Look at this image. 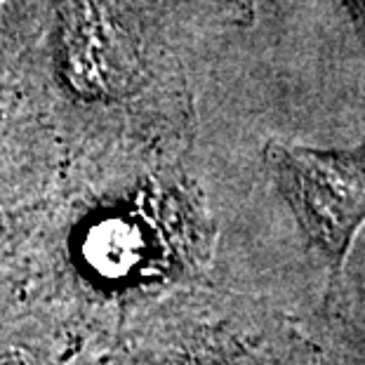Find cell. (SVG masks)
<instances>
[{
  "label": "cell",
  "mask_w": 365,
  "mask_h": 365,
  "mask_svg": "<svg viewBox=\"0 0 365 365\" xmlns=\"http://www.w3.org/2000/svg\"><path fill=\"white\" fill-rule=\"evenodd\" d=\"M267 163L335 285L354 236L365 224V137L354 149L269 142Z\"/></svg>",
  "instance_id": "obj_1"
},
{
  "label": "cell",
  "mask_w": 365,
  "mask_h": 365,
  "mask_svg": "<svg viewBox=\"0 0 365 365\" xmlns=\"http://www.w3.org/2000/svg\"><path fill=\"white\" fill-rule=\"evenodd\" d=\"M64 64L71 88L83 97H106L118 83L113 43L102 14L90 0H64L61 7Z\"/></svg>",
  "instance_id": "obj_2"
},
{
  "label": "cell",
  "mask_w": 365,
  "mask_h": 365,
  "mask_svg": "<svg viewBox=\"0 0 365 365\" xmlns=\"http://www.w3.org/2000/svg\"><path fill=\"white\" fill-rule=\"evenodd\" d=\"M344 5V10L351 19V26L359 38V45L363 50V61H365V0H339Z\"/></svg>",
  "instance_id": "obj_3"
}]
</instances>
